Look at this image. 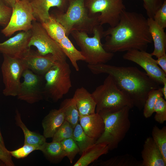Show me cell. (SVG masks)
<instances>
[{"label": "cell", "instance_id": "6da1fadb", "mask_svg": "<svg viewBox=\"0 0 166 166\" xmlns=\"http://www.w3.org/2000/svg\"><path fill=\"white\" fill-rule=\"evenodd\" d=\"M107 51L115 53L132 49L146 51L152 42L147 19L141 14L124 10L116 26L104 31Z\"/></svg>", "mask_w": 166, "mask_h": 166}, {"label": "cell", "instance_id": "7a4b0ae2", "mask_svg": "<svg viewBox=\"0 0 166 166\" xmlns=\"http://www.w3.org/2000/svg\"><path fill=\"white\" fill-rule=\"evenodd\" d=\"M87 67L93 74H106L111 76L118 88L129 97L134 106L140 110L143 108L150 92L161 87L136 67L117 66L106 63L88 65Z\"/></svg>", "mask_w": 166, "mask_h": 166}, {"label": "cell", "instance_id": "3957f363", "mask_svg": "<svg viewBox=\"0 0 166 166\" xmlns=\"http://www.w3.org/2000/svg\"><path fill=\"white\" fill-rule=\"evenodd\" d=\"M85 0H69L65 12L58 10L52 15L64 28L67 36L73 30L93 34L94 28L99 25V14L90 16L85 5Z\"/></svg>", "mask_w": 166, "mask_h": 166}, {"label": "cell", "instance_id": "277c9868", "mask_svg": "<svg viewBox=\"0 0 166 166\" xmlns=\"http://www.w3.org/2000/svg\"><path fill=\"white\" fill-rule=\"evenodd\" d=\"M96 104V113H112L128 106H134L129 97L117 86L112 77L108 75L103 83L91 93Z\"/></svg>", "mask_w": 166, "mask_h": 166}, {"label": "cell", "instance_id": "5b68a950", "mask_svg": "<svg viewBox=\"0 0 166 166\" xmlns=\"http://www.w3.org/2000/svg\"><path fill=\"white\" fill-rule=\"evenodd\" d=\"M130 109L129 107L126 106L114 113H99L104 122V130L96 144H105L109 150L117 148L130 128Z\"/></svg>", "mask_w": 166, "mask_h": 166}, {"label": "cell", "instance_id": "8992f818", "mask_svg": "<svg viewBox=\"0 0 166 166\" xmlns=\"http://www.w3.org/2000/svg\"><path fill=\"white\" fill-rule=\"evenodd\" d=\"M104 31L102 26L99 25L94 28L93 37H89L86 32L78 30H73L70 34L88 65L106 63L114 56V53L105 50L101 42Z\"/></svg>", "mask_w": 166, "mask_h": 166}, {"label": "cell", "instance_id": "52a82bcc", "mask_svg": "<svg viewBox=\"0 0 166 166\" xmlns=\"http://www.w3.org/2000/svg\"><path fill=\"white\" fill-rule=\"evenodd\" d=\"M71 70L66 61H57L44 76V97L56 102L72 87Z\"/></svg>", "mask_w": 166, "mask_h": 166}, {"label": "cell", "instance_id": "ba28073f", "mask_svg": "<svg viewBox=\"0 0 166 166\" xmlns=\"http://www.w3.org/2000/svg\"><path fill=\"white\" fill-rule=\"evenodd\" d=\"M85 5L90 16L99 14L100 25L108 24L111 27L117 25L121 14L126 10L123 0H85Z\"/></svg>", "mask_w": 166, "mask_h": 166}, {"label": "cell", "instance_id": "9c48e42d", "mask_svg": "<svg viewBox=\"0 0 166 166\" xmlns=\"http://www.w3.org/2000/svg\"><path fill=\"white\" fill-rule=\"evenodd\" d=\"M12 8L10 21L2 30L6 36L9 37L18 31H28L31 29L34 17L30 2L28 0H16Z\"/></svg>", "mask_w": 166, "mask_h": 166}, {"label": "cell", "instance_id": "30bf717a", "mask_svg": "<svg viewBox=\"0 0 166 166\" xmlns=\"http://www.w3.org/2000/svg\"><path fill=\"white\" fill-rule=\"evenodd\" d=\"M3 55L1 70L5 87L2 93L6 96H17L20 78L26 68L21 59Z\"/></svg>", "mask_w": 166, "mask_h": 166}, {"label": "cell", "instance_id": "8fae6325", "mask_svg": "<svg viewBox=\"0 0 166 166\" xmlns=\"http://www.w3.org/2000/svg\"><path fill=\"white\" fill-rule=\"evenodd\" d=\"M31 36L29 46H35L37 52L42 55L51 54L61 61H66V56L58 43L52 38L41 23L34 22L30 30Z\"/></svg>", "mask_w": 166, "mask_h": 166}, {"label": "cell", "instance_id": "7c38bea8", "mask_svg": "<svg viewBox=\"0 0 166 166\" xmlns=\"http://www.w3.org/2000/svg\"><path fill=\"white\" fill-rule=\"evenodd\" d=\"M24 81L21 82L17 97L20 100L32 104L42 100L44 97L43 76L25 69L22 74Z\"/></svg>", "mask_w": 166, "mask_h": 166}, {"label": "cell", "instance_id": "4fadbf2b", "mask_svg": "<svg viewBox=\"0 0 166 166\" xmlns=\"http://www.w3.org/2000/svg\"><path fill=\"white\" fill-rule=\"evenodd\" d=\"M151 53L146 51L132 49L126 51L123 59L133 62L141 67L146 74L160 84L166 82V73L157 64Z\"/></svg>", "mask_w": 166, "mask_h": 166}, {"label": "cell", "instance_id": "5bb4252c", "mask_svg": "<svg viewBox=\"0 0 166 166\" xmlns=\"http://www.w3.org/2000/svg\"><path fill=\"white\" fill-rule=\"evenodd\" d=\"M21 59L26 69L43 77L58 61L51 54L42 55L30 49Z\"/></svg>", "mask_w": 166, "mask_h": 166}, {"label": "cell", "instance_id": "9a60e30c", "mask_svg": "<svg viewBox=\"0 0 166 166\" xmlns=\"http://www.w3.org/2000/svg\"><path fill=\"white\" fill-rule=\"evenodd\" d=\"M31 36L30 30L20 32L0 43V52L3 54L22 58L30 49L29 43Z\"/></svg>", "mask_w": 166, "mask_h": 166}, {"label": "cell", "instance_id": "2e32d148", "mask_svg": "<svg viewBox=\"0 0 166 166\" xmlns=\"http://www.w3.org/2000/svg\"><path fill=\"white\" fill-rule=\"evenodd\" d=\"M69 2V0H32L30 2L34 17L42 23L49 19L50 15L49 11L51 8L56 7L58 10L65 12Z\"/></svg>", "mask_w": 166, "mask_h": 166}, {"label": "cell", "instance_id": "e0dca14e", "mask_svg": "<svg viewBox=\"0 0 166 166\" xmlns=\"http://www.w3.org/2000/svg\"><path fill=\"white\" fill-rule=\"evenodd\" d=\"M141 154L142 166H166V161L152 137L145 140Z\"/></svg>", "mask_w": 166, "mask_h": 166}, {"label": "cell", "instance_id": "ac0fdd59", "mask_svg": "<svg viewBox=\"0 0 166 166\" xmlns=\"http://www.w3.org/2000/svg\"><path fill=\"white\" fill-rule=\"evenodd\" d=\"M79 121L85 132L96 141L104 132V122L98 113H95L88 115L79 116Z\"/></svg>", "mask_w": 166, "mask_h": 166}, {"label": "cell", "instance_id": "d6986e66", "mask_svg": "<svg viewBox=\"0 0 166 166\" xmlns=\"http://www.w3.org/2000/svg\"><path fill=\"white\" fill-rule=\"evenodd\" d=\"M149 29L154 45L151 53L157 58L166 54V34L164 29L158 25L152 18H147Z\"/></svg>", "mask_w": 166, "mask_h": 166}, {"label": "cell", "instance_id": "ffe728a7", "mask_svg": "<svg viewBox=\"0 0 166 166\" xmlns=\"http://www.w3.org/2000/svg\"><path fill=\"white\" fill-rule=\"evenodd\" d=\"M73 98L75 101L80 116L96 113V103L92 94L84 87L77 89Z\"/></svg>", "mask_w": 166, "mask_h": 166}, {"label": "cell", "instance_id": "44dd1931", "mask_svg": "<svg viewBox=\"0 0 166 166\" xmlns=\"http://www.w3.org/2000/svg\"><path fill=\"white\" fill-rule=\"evenodd\" d=\"M65 120L63 112L61 108L51 110L43 118L42 125L43 136L46 138H52Z\"/></svg>", "mask_w": 166, "mask_h": 166}, {"label": "cell", "instance_id": "7402d4cb", "mask_svg": "<svg viewBox=\"0 0 166 166\" xmlns=\"http://www.w3.org/2000/svg\"><path fill=\"white\" fill-rule=\"evenodd\" d=\"M109 151L107 145L102 144H95L81 155L73 166H88L101 156L108 153Z\"/></svg>", "mask_w": 166, "mask_h": 166}, {"label": "cell", "instance_id": "603a6c76", "mask_svg": "<svg viewBox=\"0 0 166 166\" xmlns=\"http://www.w3.org/2000/svg\"><path fill=\"white\" fill-rule=\"evenodd\" d=\"M15 119L16 123L22 130L24 135V144H28L41 147L46 142L43 135L31 131L22 121L21 114L18 110H16Z\"/></svg>", "mask_w": 166, "mask_h": 166}, {"label": "cell", "instance_id": "cb8c5ba5", "mask_svg": "<svg viewBox=\"0 0 166 166\" xmlns=\"http://www.w3.org/2000/svg\"><path fill=\"white\" fill-rule=\"evenodd\" d=\"M58 43L66 57L69 58L75 70L79 71V68L77 61H85V60L81 52L76 49L67 36L59 41Z\"/></svg>", "mask_w": 166, "mask_h": 166}, {"label": "cell", "instance_id": "d4e9b609", "mask_svg": "<svg viewBox=\"0 0 166 166\" xmlns=\"http://www.w3.org/2000/svg\"><path fill=\"white\" fill-rule=\"evenodd\" d=\"M39 150L51 162H58L65 156L61 143L59 141L46 142L41 146Z\"/></svg>", "mask_w": 166, "mask_h": 166}, {"label": "cell", "instance_id": "484cf974", "mask_svg": "<svg viewBox=\"0 0 166 166\" xmlns=\"http://www.w3.org/2000/svg\"><path fill=\"white\" fill-rule=\"evenodd\" d=\"M95 165L101 166H142V161L126 154L116 156L105 160L97 161Z\"/></svg>", "mask_w": 166, "mask_h": 166}, {"label": "cell", "instance_id": "4316f807", "mask_svg": "<svg viewBox=\"0 0 166 166\" xmlns=\"http://www.w3.org/2000/svg\"><path fill=\"white\" fill-rule=\"evenodd\" d=\"M72 138L78 146L81 155L96 144V140L84 132L80 124H77L73 129Z\"/></svg>", "mask_w": 166, "mask_h": 166}, {"label": "cell", "instance_id": "83f0119b", "mask_svg": "<svg viewBox=\"0 0 166 166\" xmlns=\"http://www.w3.org/2000/svg\"><path fill=\"white\" fill-rule=\"evenodd\" d=\"M60 108L63 112L65 120L74 128L78 124L80 116L74 100L73 98L64 100L61 102Z\"/></svg>", "mask_w": 166, "mask_h": 166}, {"label": "cell", "instance_id": "f1b7e54d", "mask_svg": "<svg viewBox=\"0 0 166 166\" xmlns=\"http://www.w3.org/2000/svg\"><path fill=\"white\" fill-rule=\"evenodd\" d=\"M41 23L48 34L57 43L66 36L64 27L51 15L47 21Z\"/></svg>", "mask_w": 166, "mask_h": 166}, {"label": "cell", "instance_id": "f546056e", "mask_svg": "<svg viewBox=\"0 0 166 166\" xmlns=\"http://www.w3.org/2000/svg\"><path fill=\"white\" fill-rule=\"evenodd\" d=\"M152 138L161 151L166 161V127L164 126L160 128L154 126L152 132Z\"/></svg>", "mask_w": 166, "mask_h": 166}, {"label": "cell", "instance_id": "4dcf8cb0", "mask_svg": "<svg viewBox=\"0 0 166 166\" xmlns=\"http://www.w3.org/2000/svg\"><path fill=\"white\" fill-rule=\"evenodd\" d=\"M161 88L152 90L149 93L143 108V115L145 118L152 116L154 113V108L157 99L160 97L163 96Z\"/></svg>", "mask_w": 166, "mask_h": 166}, {"label": "cell", "instance_id": "1f68e13d", "mask_svg": "<svg viewBox=\"0 0 166 166\" xmlns=\"http://www.w3.org/2000/svg\"><path fill=\"white\" fill-rule=\"evenodd\" d=\"M66 156L72 163L76 155L79 153V148L72 138L64 140L60 142Z\"/></svg>", "mask_w": 166, "mask_h": 166}, {"label": "cell", "instance_id": "d6a6232c", "mask_svg": "<svg viewBox=\"0 0 166 166\" xmlns=\"http://www.w3.org/2000/svg\"><path fill=\"white\" fill-rule=\"evenodd\" d=\"M73 129L70 123L65 120L52 138V141L61 142L72 138Z\"/></svg>", "mask_w": 166, "mask_h": 166}, {"label": "cell", "instance_id": "836d02e7", "mask_svg": "<svg viewBox=\"0 0 166 166\" xmlns=\"http://www.w3.org/2000/svg\"><path fill=\"white\" fill-rule=\"evenodd\" d=\"M156 114L154 119L156 121L163 124L166 121V101L163 97H159L154 108Z\"/></svg>", "mask_w": 166, "mask_h": 166}, {"label": "cell", "instance_id": "e575fe53", "mask_svg": "<svg viewBox=\"0 0 166 166\" xmlns=\"http://www.w3.org/2000/svg\"><path fill=\"white\" fill-rule=\"evenodd\" d=\"M40 148L38 146L24 144L23 146L14 150L9 151V152L12 156L16 158H23L34 151L39 150Z\"/></svg>", "mask_w": 166, "mask_h": 166}, {"label": "cell", "instance_id": "d590c367", "mask_svg": "<svg viewBox=\"0 0 166 166\" xmlns=\"http://www.w3.org/2000/svg\"><path fill=\"white\" fill-rule=\"evenodd\" d=\"M143 7L148 18L153 19L157 10L163 4L164 0H142Z\"/></svg>", "mask_w": 166, "mask_h": 166}, {"label": "cell", "instance_id": "8d00e7d4", "mask_svg": "<svg viewBox=\"0 0 166 166\" xmlns=\"http://www.w3.org/2000/svg\"><path fill=\"white\" fill-rule=\"evenodd\" d=\"M153 19L160 27L164 29L166 27V0H164L161 6L155 14Z\"/></svg>", "mask_w": 166, "mask_h": 166}, {"label": "cell", "instance_id": "74e56055", "mask_svg": "<svg viewBox=\"0 0 166 166\" xmlns=\"http://www.w3.org/2000/svg\"><path fill=\"white\" fill-rule=\"evenodd\" d=\"M12 12V8L7 5L2 0H0V25L8 23Z\"/></svg>", "mask_w": 166, "mask_h": 166}, {"label": "cell", "instance_id": "f35d334b", "mask_svg": "<svg viewBox=\"0 0 166 166\" xmlns=\"http://www.w3.org/2000/svg\"><path fill=\"white\" fill-rule=\"evenodd\" d=\"M0 160L2 161L6 166H14L12 156L5 146L0 142Z\"/></svg>", "mask_w": 166, "mask_h": 166}, {"label": "cell", "instance_id": "ab89813d", "mask_svg": "<svg viewBox=\"0 0 166 166\" xmlns=\"http://www.w3.org/2000/svg\"><path fill=\"white\" fill-rule=\"evenodd\" d=\"M156 61L163 71L166 73V54L157 58V59L156 60Z\"/></svg>", "mask_w": 166, "mask_h": 166}, {"label": "cell", "instance_id": "60d3db41", "mask_svg": "<svg viewBox=\"0 0 166 166\" xmlns=\"http://www.w3.org/2000/svg\"><path fill=\"white\" fill-rule=\"evenodd\" d=\"M8 6L12 8L14 5L16 0H2Z\"/></svg>", "mask_w": 166, "mask_h": 166}, {"label": "cell", "instance_id": "b9f144b4", "mask_svg": "<svg viewBox=\"0 0 166 166\" xmlns=\"http://www.w3.org/2000/svg\"><path fill=\"white\" fill-rule=\"evenodd\" d=\"M163 86L161 88L162 93L164 96V99H166V82L163 84Z\"/></svg>", "mask_w": 166, "mask_h": 166}, {"label": "cell", "instance_id": "7bdbcfd3", "mask_svg": "<svg viewBox=\"0 0 166 166\" xmlns=\"http://www.w3.org/2000/svg\"><path fill=\"white\" fill-rule=\"evenodd\" d=\"M0 142L3 144L4 145V140L2 136L0 130Z\"/></svg>", "mask_w": 166, "mask_h": 166}, {"label": "cell", "instance_id": "ee69618b", "mask_svg": "<svg viewBox=\"0 0 166 166\" xmlns=\"http://www.w3.org/2000/svg\"><path fill=\"white\" fill-rule=\"evenodd\" d=\"M0 166H6L5 164L1 160H0Z\"/></svg>", "mask_w": 166, "mask_h": 166}]
</instances>
